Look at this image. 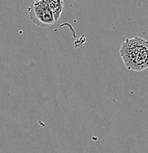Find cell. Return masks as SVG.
Returning <instances> with one entry per match:
<instances>
[{"instance_id": "6da1fadb", "label": "cell", "mask_w": 148, "mask_h": 153, "mask_svg": "<svg viewBox=\"0 0 148 153\" xmlns=\"http://www.w3.org/2000/svg\"><path fill=\"white\" fill-rule=\"evenodd\" d=\"M119 55L130 71L146 69L148 68V41L138 36L126 39L121 46Z\"/></svg>"}, {"instance_id": "7a4b0ae2", "label": "cell", "mask_w": 148, "mask_h": 153, "mask_svg": "<svg viewBox=\"0 0 148 153\" xmlns=\"http://www.w3.org/2000/svg\"><path fill=\"white\" fill-rule=\"evenodd\" d=\"M30 19L36 26L47 28L55 22L52 12L46 0H35L28 9Z\"/></svg>"}, {"instance_id": "3957f363", "label": "cell", "mask_w": 148, "mask_h": 153, "mask_svg": "<svg viewBox=\"0 0 148 153\" xmlns=\"http://www.w3.org/2000/svg\"><path fill=\"white\" fill-rule=\"evenodd\" d=\"M49 4V7L52 12L55 22L59 20L63 8L64 2L63 0H46Z\"/></svg>"}]
</instances>
